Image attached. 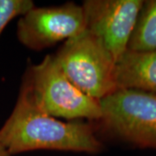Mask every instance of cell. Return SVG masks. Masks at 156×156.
<instances>
[{"label":"cell","mask_w":156,"mask_h":156,"mask_svg":"<svg viewBox=\"0 0 156 156\" xmlns=\"http://www.w3.org/2000/svg\"><path fill=\"white\" fill-rule=\"evenodd\" d=\"M95 124L63 122L45 114L34 102L24 77L11 115L0 128V144L11 156L34 150L98 154L103 149Z\"/></svg>","instance_id":"obj_1"},{"label":"cell","mask_w":156,"mask_h":156,"mask_svg":"<svg viewBox=\"0 0 156 156\" xmlns=\"http://www.w3.org/2000/svg\"><path fill=\"white\" fill-rule=\"evenodd\" d=\"M100 105L95 128L136 147L156 150V94L118 89L101 99Z\"/></svg>","instance_id":"obj_2"},{"label":"cell","mask_w":156,"mask_h":156,"mask_svg":"<svg viewBox=\"0 0 156 156\" xmlns=\"http://www.w3.org/2000/svg\"><path fill=\"white\" fill-rule=\"evenodd\" d=\"M53 56L64 76L85 95L100 101L117 89L115 62L86 29L65 41Z\"/></svg>","instance_id":"obj_3"},{"label":"cell","mask_w":156,"mask_h":156,"mask_svg":"<svg viewBox=\"0 0 156 156\" xmlns=\"http://www.w3.org/2000/svg\"><path fill=\"white\" fill-rule=\"evenodd\" d=\"M35 104L52 117L97 122L101 116L100 101L85 95L56 65L53 55L33 65L25 74Z\"/></svg>","instance_id":"obj_4"},{"label":"cell","mask_w":156,"mask_h":156,"mask_svg":"<svg viewBox=\"0 0 156 156\" xmlns=\"http://www.w3.org/2000/svg\"><path fill=\"white\" fill-rule=\"evenodd\" d=\"M86 29L82 5L73 2L52 7H35L19 17L17 36L23 46L42 50L67 41Z\"/></svg>","instance_id":"obj_5"},{"label":"cell","mask_w":156,"mask_h":156,"mask_svg":"<svg viewBox=\"0 0 156 156\" xmlns=\"http://www.w3.org/2000/svg\"><path fill=\"white\" fill-rule=\"evenodd\" d=\"M143 0H86V30L100 40L116 63L128 50Z\"/></svg>","instance_id":"obj_6"},{"label":"cell","mask_w":156,"mask_h":156,"mask_svg":"<svg viewBox=\"0 0 156 156\" xmlns=\"http://www.w3.org/2000/svg\"><path fill=\"white\" fill-rule=\"evenodd\" d=\"M118 89H132L156 94V51L127 50L115 63Z\"/></svg>","instance_id":"obj_7"},{"label":"cell","mask_w":156,"mask_h":156,"mask_svg":"<svg viewBox=\"0 0 156 156\" xmlns=\"http://www.w3.org/2000/svg\"><path fill=\"white\" fill-rule=\"evenodd\" d=\"M127 50L156 51V0H143Z\"/></svg>","instance_id":"obj_8"},{"label":"cell","mask_w":156,"mask_h":156,"mask_svg":"<svg viewBox=\"0 0 156 156\" xmlns=\"http://www.w3.org/2000/svg\"><path fill=\"white\" fill-rule=\"evenodd\" d=\"M30 0H0V35L11 20L34 7Z\"/></svg>","instance_id":"obj_9"},{"label":"cell","mask_w":156,"mask_h":156,"mask_svg":"<svg viewBox=\"0 0 156 156\" xmlns=\"http://www.w3.org/2000/svg\"><path fill=\"white\" fill-rule=\"evenodd\" d=\"M0 156H11L8 151L6 150L5 148L3 146L0 144Z\"/></svg>","instance_id":"obj_10"}]
</instances>
